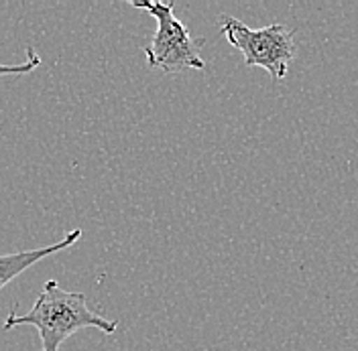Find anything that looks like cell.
<instances>
[{
  "label": "cell",
  "instance_id": "obj_2",
  "mask_svg": "<svg viewBox=\"0 0 358 351\" xmlns=\"http://www.w3.org/2000/svg\"><path fill=\"white\" fill-rule=\"evenodd\" d=\"M220 29L228 43L245 55L248 67H263L275 82L287 75L295 57L293 31L285 24H267L263 29H250L245 22L222 15Z\"/></svg>",
  "mask_w": 358,
  "mask_h": 351
},
{
  "label": "cell",
  "instance_id": "obj_3",
  "mask_svg": "<svg viewBox=\"0 0 358 351\" xmlns=\"http://www.w3.org/2000/svg\"><path fill=\"white\" fill-rule=\"evenodd\" d=\"M134 8H143L155 17L157 31L153 41L145 47L147 64L167 73H178L183 69H203L206 61L201 59L198 47L200 43L192 39L187 27L179 21L169 2H131Z\"/></svg>",
  "mask_w": 358,
  "mask_h": 351
},
{
  "label": "cell",
  "instance_id": "obj_1",
  "mask_svg": "<svg viewBox=\"0 0 358 351\" xmlns=\"http://www.w3.org/2000/svg\"><path fill=\"white\" fill-rule=\"evenodd\" d=\"M33 325L41 337V351H59L62 343L76 331L96 327L102 333H114L118 321H110L88 307L86 294L64 290L55 281H47L33 308L24 315L10 311L4 329Z\"/></svg>",
  "mask_w": 358,
  "mask_h": 351
},
{
  "label": "cell",
  "instance_id": "obj_5",
  "mask_svg": "<svg viewBox=\"0 0 358 351\" xmlns=\"http://www.w3.org/2000/svg\"><path fill=\"white\" fill-rule=\"evenodd\" d=\"M39 64H41V57L37 55V51L33 47H29L27 49V61L21 66H2L0 64V75H22V73H29L35 67H39Z\"/></svg>",
  "mask_w": 358,
  "mask_h": 351
},
{
  "label": "cell",
  "instance_id": "obj_4",
  "mask_svg": "<svg viewBox=\"0 0 358 351\" xmlns=\"http://www.w3.org/2000/svg\"><path fill=\"white\" fill-rule=\"evenodd\" d=\"M82 238V230H73L69 232L64 240L55 241L51 246H45L39 250H27V252H15V254H2L0 256V288L8 285L10 281H15L21 272H24L27 268H31L33 264H37L39 260H43L51 254H57L62 250H66L69 246H73L76 241Z\"/></svg>",
  "mask_w": 358,
  "mask_h": 351
}]
</instances>
